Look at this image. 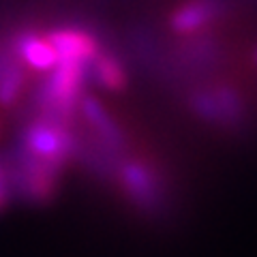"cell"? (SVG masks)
Here are the masks:
<instances>
[{
    "mask_svg": "<svg viewBox=\"0 0 257 257\" xmlns=\"http://www.w3.org/2000/svg\"><path fill=\"white\" fill-rule=\"evenodd\" d=\"M96 77L103 86H109V88H120L124 84V77H122V71H120L118 62L109 56H101L96 58Z\"/></svg>",
    "mask_w": 257,
    "mask_h": 257,
    "instance_id": "cell-1",
    "label": "cell"
}]
</instances>
